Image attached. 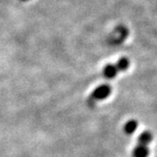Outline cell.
Masks as SVG:
<instances>
[{
	"instance_id": "cell-1",
	"label": "cell",
	"mask_w": 157,
	"mask_h": 157,
	"mask_svg": "<svg viewBox=\"0 0 157 157\" xmlns=\"http://www.w3.org/2000/svg\"><path fill=\"white\" fill-rule=\"evenodd\" d=\"M111 94V88L108 85H102L99 86L98 88H96L94 90V92L92 93L91 99L93 101H98V100H103L106 99L107 97Z\"/></svg>"
},
{
	"instance_id": "cell-2",
	"label": "cell",
	"mask_w": 157,
	"mask_h": 157,
	"mask_svg": "<svg viewBox=\"0 0 157 157\" xmlns=\"http://www.w3.org/2000/svg\"><path fill=\"white\" fill-rule=\"evenodd\" d=\"M152 139H153V136L150 132H144V133L141 134L139 138H138V145L148 147L149 144L151 143Z\"/></svg>"
},
{
	"instance_id": "cell-3",
	"label": "cell",
	"mask_w": 157,
	"mask_h": 157,
	"mask_svg": "<svg viewBox=\"0 0 157 157\" xmlns=\"http://www.w3.org/2000/svg\"><path fill=\"white\" fill-rule=\"evenodd\" d=\"M118 71L115 64H107L103 68V76L107 78H113L117 75Z\"/></svg>"
},
{
	"instance_id": "cell-4",
	"label": "cell",
	"mask_w": 157,
	"mask_h": 157,
	"mask_svg": "<svg viewBox=\"0 0 157 157\" xmlns=\"http://www.w3.org/2000/svg\"><path fill=\"white\" fill-rule=\"evenodd\" d=\"M148 155H149V149L147 146L138 145L133 151L134 157H148Z\"/></svg>"
},
{
	"instance_id": "cell-5",
	"label": "cell",
	"mask_w": 157,
	"mask_h": 157,
	"mask_svg": "<svg viewBox=\"0 0 157 157\" xmlns=\"http://www.w3.org/2000/svg\"><path fill=\"white\" fill-rule=\"evenodd\" d=\"M115 67H117L118 71H124L128 70V67H130V61H128V58L122 57L115 63Z\"/></svg>"
},
{
	"instance_id": "cell-6",
	"label": "cell",
	"mask_w": 157,
	"mask_h": 157,
	"mask_svg": "<svg viewBox=\"0 0 157 157\" xmlns=\"http://www.w3.org/2000/svg\"><path fill=\"white\" fill-rule=\"evenodd\" d=\"M138 128V122L135 119L128 121L127 124H124V132L127 134H133Z\"/></svg>"
}]
</instances>
